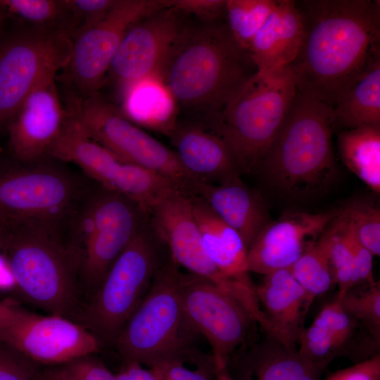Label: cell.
Instances as JSON below:
<instances>
[{
    "mask_svg": "<svg viewBox=\"0 0 380 380\" xmlns=\"http://www.w3.org/2000/svg\"><path fill=\"white\" fill-rule=\"evenodd\" d=\"M11 309L10 301H0V327L4 323L8 317Z\"/></svg>",
    "mask_w": 380,
    "mask_h": 380,
    "instance_id": "f6af8a7d",
    "label": "cell"
},
{
    "mask_svg": "<svg viewBox=\"0 0 380 380\" xmlns=\"http://www.w3.org/2000/svg\"><path fill=\"white\" fill-rule=\"evenodd\" d=\"M324 380H341L338 374V372L336 371L329 376H328Z\"/></svg>",
    "mask_w": 380,
    "mask_h": 380,
    "instance_id": "c3c4849f",
    "label": "cell"
},
{
    "mask_svg": "<svg viewBox=\"0 0 380 380\" xmlns=\"http://www.w3.org/2000/svg\"><path fill=\"white\" fill-rule=\"evenodd\" d=\"M56 367L65 380H117L115 374L93 355L77 358Z\"/></svg>",
    "mask_w": 380,
    "mask_h": 380,
    "instance_id": "74e56055",
    "label": "cell"
},
{
    "mask_svg": "<svg viewBox=\"0 0 380 380\" xmlns=\"http://www.w3.org/2000/svg\"><path fill=\"white\" fill-rule=\"evenodd\" d=\"M4 16L0 13V27H1V25H2V22L4 20Z\"/></svg>",
    "mask_w": 380,
    "mask_h": 380,
    "instance_id": "681fc988",
    "label": "cell"
},
{
    "mask_svg": "<svg viewBox=\"0 0 380 380\" xmlns=\"http://www.w3.org/2000/svg\"><path fill=\"white\" fill-rule=\"evenodd\" d=\"M164 243L147 215L138 231L113 262L75 322L91 333L101 348L113 346L125 324L148 292L168 257Z\"/></svg>",
    "mask_w": 380,
    "mask_h": 380,
    "instance_id": "52a82bcc",
    "label": "cell"
},
{
    "mask_svg": "<svg viewBox=\"0 0 380 380\" xmlns=\"http://www.w3.org/2000/svg\"><path fill=\"white\" fill-rule=\"evenodd\" d=\"M339 210L283 214L270 221L248 249L250 272L262 275L289 269L322 235Z\"/></svg>",
    "mask_w": 380,
    "mask_h": 380,
    "instance_id": "ac0fdd59",
    "label": "cell"
},
{
    "mask_svg": "<svg viewBox=\"0 0 380 380\" xmlns=\"http://www.w3.org/2000/svg\"><path fill=\"white\" fill-rule=\"evenodd\" d=\"M297 91L288 65L257 71L205 123L232 151L242 172L256 170L277 135Z\"/></svg>",
    "mask_w": 380,
    "mask_h": 380,
    "instance_id": "5b68a950",
    "label": "cell"
},
{
    "mask_svg": "<svg viewBox=\"0 0 380 380\" xmlns=\"http://www.w3.org/2000/svg\"><path fill=\"white\" fill-rule=\"evenodd\" d=\"M180 294L186 317L208 342L216 368L227 367L249 344L257 322L236 298L201 277L182 272Z\"/></svg>",
    "mask_w": 380,
    "mask_h": 380,
    "instance_id": "4fadbf2b",
    "label": "cell"
},
{
    "mask_svg": "<svg viewBox=\"0 0 380 380\" xmlns=\"http://www.w3.org/2000/svg\"><path fill=\"white\" fill-rule=\"evenodd\" d=\"M360 243L374 256L380 255V210L364 202H354L343 210Z\"/></svg>",
    "mask_w": 380,
    "mask_h": 380,
    "instance_id": "e575fe53",
    "label": "cell"
},
{
    "mask_svg": "<svg viewBox=\"0 0 380 380\" xmlns=\"http://www.w3.org/2000/svg\"><path fill=\"white\" fill-rule=\"evenodd\" d=\"M318 315L324 319L340 355L347 350L355 335V323L343 309L340 298L325 305Z\"/></svg>",
    "mask_w": 380,
    "mask_h": 380,
    "instance_id": "8d00e7d4",
    "label": "cell"
},
{
    "mask_svg": "<svg viewBox=\"0 0 380 380\" xmlns=\"http://www.w3.org/2000/svg\"><path fill=\"white\" fill-rule=\"evenodd\" d=\"M65 7L77 20L80 26L72 32L80 31L101 20L111 9L116 0H63Z\"/></svg>",
    "mask_w": 380,
    "mask_h": 380,
    "instance_id": "f35d334b",
    "label": "cell"
},
{
    "mask_svg": "<svg viewBox=\"0 0 380 380\" xmlns=\"http://www.w3.org/2000/svg\"><path fill=\"white\" fill-rule=\"evenodd\" d=\"M226 0H165L166 7L180 14L194 15L201 21L213 22L225 15Z\"/></svg>",
    "mask_w": 380,
    "mask_h": 380,
    "instance_id": "ab89813d",
    "label": "cell"
},
{
    "mask_svg": "<svg viewBox=\"0 0 380 380\" xmlns=\"http://www.w3.org/2000/svg\"><path fill=\"white\" fill-rule=\"evenodd\" d=\"M338 372L341 380H380V355L376 354Z\"/></svg>",
    "mask_w": 380,
    "mask_h": 380,
    "instance_id": "b9f144b4",
    "label": "cell"
},
{
    "mask_svg": "<svg viewBox=\"0 0 380 380\" xmlns=\"http://www.w3.org/2000/svg\"><path fill=\"white\" fill-rule=\"evenodd\" d=\"M330 263L338 295L343 296L357 286L352 253L346 232L345 218L339 214L329 224Z\"/></svg>",
    "mask_w": 380,
    "mask_h": 380,
    "instance_id": "1f68e13d",
    "label": "cell"
},
{
    "mask_svg": "<svg viewBox=\"0 0 380 380\" xmlns=\"http://www.w3.org/2000/svg\"><path fill=\"white\" fill-rule=\"evenodd\" d=\"M193 196L202 198L220 219L236 231L247 250L270 222L262 200L240 177L219 184L196 181Z\"/></svg>",
    "mask_w": 380,
    "mask_h": 380,
    "instance_id": "7402d4cb",
    "label": "cell"
},
{
    "mask_svg": "<svg viewBox=\"0 0 380 380\" xmlns=\"http://www.w3.org/2000/svg\"><path fill=\"white\" fill-rule=\"evenodd\" d=\"M63 227L25 222L0 227V251L22 298L48 315L74 322L80 300V251Z\"/></svg>",
    "mask_w": 380,
    "mask_h": 380,
    "instance_id": "3957f363",
    "label": "cell"
},
{
    "mask_svg": "<svg viewBox=\"0 0 380 380\" xmlns=\"http://www.w3.org/2000/svg\"><path fill=\"white\" fill-rule=\"evenodd\" d=\"M183 23L179 13L165 6L142 18L127 30L108 70L120 95L139 81L159 77Z\"/></svg>",
    "mask_w": 380,
    "mask_h": 380,
    "instance_id": "e0dca14e",
    "label": "cell"
},
{
    "mask_svg": "<svg viewBox=\"0 0 380 380\" xmlns=\"http://www.w3.org/2000/svg\"><path fill=\"white\" fill-rule=\"evenodd\" d=\"M337 144L342 162L373 191L380 192V127L341 129Z\"/></svg>",
    "mask_w": 380,
    "mask_h": 380,
    "instance_id": "83f0119b",
    "label": "cell"
},
{
    "mask_svg": "<svg viewBox=\"0 0 380 380\" xmlns=\"http://www.w3.org/2000/svg\"><path fill=\"white\" fill-rule=\"evenodd\" d=\"M49 156L78 165L100 186L126 196L146 213L165 196L179 190L163 176L120 160L91 139L69 113Z\"/></svg>",
    "mask_w": 380,
    "mask_h": 380,
    "instance_id": "7c38bea8",
    "label": "cell"
},
{
    "mask_svg": "<svg viewBox=\"0 0 380 380\" xmlns=\"http://www.w3.org/2000/svg\"><path fill=\"white\" fill-rule=\"evenodd\" d=\"M15 284L8 262L0 251V289L14 288Z\"/></svg>",
    "mask_w": 380,
    "mask_h": 380,
    "instance_id": "ee69618b",
    "label": "cell"
},
{
    "mask_svg": "<svg viewBox=\"0 0 380 380\" xmlns=\"http://www.w3.org/2000/svg\"><path fill=\"white\" fill-rule=\"evenodd\" d=\"M258 71L227 22L183 23L159 73L177 108L207 122Z\"/></svg>",
    "mask_w": 380,
    "mask_h": 380,
    "instance_id": "7a4b0ae2",
    "label": "cell"
},
{
    "mask_svg": "<svg viewBox=\"0 0 380 380\" xmlns=\"http://www.w3.org/2000/svg\"><path fill=\"white\" fill-rule=\"evenodd\" d=\"M332 108L296 91L284 122L256 170L276 189L291 196H309L333 181Z\"/></svg>",
    "mask_w": 380,
    "mask_h": 380,
    "instance_id": "277c9868",
    "label": "cell"
},
{
    "mask_svg": "<svg viewBox=\"0 0 380 380\" xmlns=\"http://www.w3.org/2000/svg\"><path fill=\"white\" fill-rule=\"evenodd\" d=\"M120 96L121 112L137 125L167 134L177 121L176 103L158 77L139 81Z\"/></svg>",
    "mask_w": 380,
    "mask_h": 380,
    "instance_id": "4316f807",
    "label": "cell"
},
{
    "mask_svg": "<svg viewBox=\"0 0 380 380\" xmlns=\"http://www.w3.org/2000/svg\"><path fill=\"white\" fill-rule=\"evenodd\" d=\"M42 365L0 341V380H44Z\"/></svg>",
    "mask_w": 380,
    "mask_h": 380,
    "instance_id": "d590c367",
    "label": "cell"
},
{
    "mask_svg": "<svg viewBox=\"0 0 380 380\" xmlns=\"http://www.w3.org/2000/svg\"><path fill=\"white\" fill-rule=\"evenodd\" d=\"M147 215L134 201L101 186L85 191L69 226L81 253V285L94 294Z\"/></svg>",
    "mask_w": 380,
    "mask_h": 380,
    "instance_id": "ba28073f",
    "label": "cell"
},
{
    "mask_svg": "<svg viewBox=\"0 0 380 380\" xmlns=\"http://www.w3.org/2000/svg\"><path fill=\"white\" fill-rule=\"evenodd\" d=\"M165 7L164 0H116L99 22L76 33L68 67L85 96L96 92L127 30L149 13Z\"/></svg>",
    "mask_w": 380,
    "mask_h": 380,
    "instance_id": "9a60e30c",
    "label": "cell"
},
{
    "mask_svg": "<svg viewBox=\"0 0 380 380\" xmlns=\"http://www.w3.org/2000/svg\"><path fill=\"white\" fill-rule=\"evenodd\" d=\"M84 193L75 178L53 165L0 167V227L69 224Z\"/></svg>",
    "mask_w": 380,
    "mask_h": 380,
    "instance_id": "30bf717a",
    "label": "cell"
},
{
    "mask_svg": "<svg viewBox=\"0 0 380 380\" xmlns=\"http://www.w3.org/2000/svg\"><path fill=\"white\" fill-rule=\"evenodd\" d=\"M332 109L334 129L380 127V57L341 93Z\"/></svg>",
    "mask_w": 380,
    "mask_h": 380,
    "instance_id": "484cf974",
    "label": "cell"
},
{
    "mask_svg": "<svg viewBox=\"0 0 380 380\" xmlns=\"http://www.w3.org/2000/svg\"><path fill=\"white\" fill-rule=\"evenodd\" d=\"M65 13L63 1L0 0L1 14H11L37 27H55L52 25Z\"/></svg>",
    "mask_w": 380,
    "mask_h": 380,
    "instance_id": "836d02e7",
    "label": "cell"
},
{
    "mask_svg": "<svg viewBox=\"0 0 380 380\" xmlns=\"http://www.w3.org/2000/svg\"><path fill=\"white\" fill-rule=\"evenodd\" d=\"M340 298L345 312L365 326L375 346L380 343V283L374 281L361 289L353 288Z\"/></svg>",
    "mask_w": 380,
    "mask_h": 380,
    "instance_id": "4dcf8cb0",
    "label": "cell"
},
{
    "mask_svg": "<svg viewBox=\"0 0 380 380\" xmlns=\"http://www.w3.org/2000/svg\"><path fill=\"white\" fill-rule=\"evenodd\" d=\"M71 49L70 36L57 27H37L0 45V130L33 89L68 67Z\"/></svg>",
    "mask_w": 380,
    "mask_h": 380,
    "instance_id": "8fae6325",
    "label": "cell"
},
{
    "mask_svg": "<svg viewBox=\"0 0 380 380\" xmlns=\"http://www.w3.org/2000/svg\"><path fill=\"white\" fill-rule=\"evenodd\" d=\"M342 213L345 218L346 232L353 260L357 285L372 284L376 281L373 276L374 255L360 243L343 211Z\"/></svg>",
    "mask_w": 380,
    "mask_h": 380,
    "instance_id": "60d3db41",
    "label": "cell"
},
{
    "mask_svg": "<svg viewBox=\"0 0 380 380\" xmlns=\"http://www.w3.org/2000/svg\"><path fill=\"white\" fill-rule=\"evenodd\" d=\"M297 348L298 353L303 359L324 372L340 355L324 319L319 315L302 331Z\"/></svg>",
    "mask_w": 380,
    "mask_h": 380,
    "instance_id": "d6a6232c",
    "label": "cell"
},
{
    "mask_svg": "<svg viewBox=\"0 0 380 380\" xmlns=\"http://www.w3.org/2000/svg\"><path fill=\"white\" fill-rule=\"evenodd\" d=\"M304 33L289 65L297 90L333 108L341 93L380 57L379 0L296 1Z\"/></svg>",
    "mask_w": 380,
    "mask_h": 380,
    "instance_id": "6da1fadb",
    "label": "cell"
},
{
    "mask_svg": "<svg viewBox=\"0 0 380 380\" xmlns=\"http://www.w3.org/2000/svg\"><path fill=\"white\" fill-rule=\"evenodd\" d=\"M329 227L319 239L289 268L313 300L334 285L330 263Z\"/></svg>",
    "mask_w": 380,
    "mask_h": 380,
    "instance_id": "f1b7e54d",
    "label": "cell"
},
{
    "mask_svg": "<svg viewBox=\"0 0 380 380\" xmlns=\"http://www.w3.org/2000/svg\"><path fill=\"white\" fill-rule=\"evenodd\" d=\"M302 15L294 0H276V5L248 50L258 71L290 65L303 37Z\"/></svg>",
    "mask_w": 380,
    "mask_h": 380,
    "instance_id": "603a6c76",
    "label": "cell"
},
{
    "mask_svg": "<svg viewBox=\"0 0 380 380\" xmlns=\"http://www.w3.org/2000/svg\"><path fill=\"white\" fill-rule=\"evenodd\" d=\"M181 271L170 255L113 347L124 361L150 367L172 360H190L199 335L189 324L180 294Z\"/></svg>",
    "mask_w": 380,
    "mask_h": 380,
    "instance_id": "8992f818",
    "label": "cell"
},
{
    "mask_svg": "<svg viewBox=\"0 0 380 380\" xmlns=\"http://www.w3.org/2000/svg\"><path fill=\"white\" fill-rule=\"evenodd\" d=\"M44 380H65L58 372L56 367L44 369Z\"/></svg>",
    "mask_w": 380,
    "mask_h": 380,
    "instance_id": "7dc6e473",
    "label": "cell"
},
{
    "mask_svg": "<svg viewBox=\"0 0 380 380\" xmlns=\"http://www.w3.org/2000/svg\"><path fill=\"white\" fill-rule=\"evenodd\" d=\"M267 336L262 342L247 345L231 359L229 364L236 365L237 380H321L323 371L297 350Z\"/></svg>",
    "mask_w": 380,
    "mask_h": 380,
    "instance_id": "d4e9b609",
    "label": "cell"
},
{
    "mask_svg": "<svg viewBox=\"0 0 380 380\" xmlns=\"http://www.w3.org/2000/svg\"><path fill=\"white\" fill-rule=\"evenodd\" d=\"M215 380H234L227 367H217Z\"/></svg>",
    "mask_w": 380,
    "mask_h": 380,
    "instance_id": "bcb514c9",
    "label": "cell"
},
{
    "mask_svg": "<svg viewBox=\"0 0 380 380\" xmlns=\"http://www.w3.org/2000/svg\"><path fill=\"white\" fill-rule=\"evenodd\" d=\"M115 376L117 380H160L152 368H144L135 361H124L123 366Z\"/></svg>",
    "mask_w": 380,
    "mask_h": 380,
    "instance_id": "7bdbcfd3",
    "label": "cell"
},
{
    "mask_svg": "<svg viewBox=\"0 0 380 380\" xmlns=\"http://www.w3.org/2000/svg\"><path fill=\"white\" fill-rule=\"evenodd\" d=\"M167 135L179 164L194 180L219 184L240 177L232 151L205 123L177 121Z\"/></svg>",
    "mask_w": 380,
    "mask_h": 380,
    "instance_id": "ffe728a7",
    "label": "cell"
},
{
    "mask_svg": "<svg viewBox=\"0 0 380 380\" xmlns=\"http://www.w3.org/2000/svg\"><path fill=\"white\" fill-rule=\"evenodd\" d=\"M69 113L91 139L120 160L159 174L183 193L193 195L196 180L182 168L172 149L131 122L96 92L75 101Z\"/></svg>",
    "mask_w": 380,
    "mask_h": 380,
    "instance_id": "9c48e42d",
    "label": "cell"
},
{
    "mask_svg": "<svg viewBox=\"0 0 380 380\" xmlns=\"http://www.w3.org/2000/svg\"><path fill=\"white\" fill-rule=\"evenodd\" d=\"M55 78L28 94L8 126L10 151L23 164H35L49 156L67 120Z\"/></svg>",
    "mask_w": 380,
    "mask_h": 380,
    "instance_id": "d6986e66",
    "label": "cell"
},
{
    "mask_svg": "<svg viewBox=\"0 0 380 380\" xmlns=\"http://www.w3.org/2000/svg\"><path fill=\"white\" fill-rule=\"evenodd\" d=\"M276 5V0H226L225 18L234 38L246 51Z\"/></svg>",
    "mask_w": 380,
    "mask_h": 380,
    "instance_id": "f546056e",
    "label": "cell"
},
{
    "mask_svg": "<svg viewBox=\"0 0 380 380\" xmlns=\"http://www.w3.org/2000/svg\"><path fill=\"white\" fill-rule=\"evenodd\" d=\"M191 197L203 248L211 262L227 279L255 289L248 268V250L241 236L202 198L197 196Z\"/></svg>",
    "mask_w": 380,
    "mask_h": 380,
    "instance_id": "cb8c5ba5",
    "label": "cell"
},
{
    "mask_svg": "<svg viewBox=\"0 0 380 380\" xmlns=\"http://www.w3.org/2000/svg\"><path fill=\"white\" fill-rule=\"evenodd\" d=\"M258 300L270 327V336L297 350L305 319L313 301L289 269L264 275L255 286Z\"/></svg>",
    "mask_w": 380,
    "mask_h": 380,
    "instance_id": "44dd1931",
    "label": "cell"
},
{
    "mask_svg": "<svg viewBox=\"0 0 380 380\" xmlns=\"http://www.w3.org/2000/svg\"><path fill=\"white\" fill-rule=\"evenodd\" d=\"M0 341L42 365H61L101 348L94 336L78 323L61 316L37 314L17 303L0 328Z\"/></svg>",
    "mask_w": 380,
    "mask_h": 380,
    "instance_id": "5bb4252c",
    "label": "cell"
},
{
    "mask_svg": "<svg viewBox=\"0 0 380 380\" xmlns=\"http://www.w3.org/2000/svg\"><path fill=\"white\" fill-rule=\"evenodd\" d=\"M191 196L177 190L160 200L148 213L151 227L179 267L235 296L236 284L220 272L205 251Z\"/></svg>",
    "mask_w": 380,
    "mask_h": 380,
    "instance_id": "2e32d148",
    "label": "cell"
}]
</instances>
